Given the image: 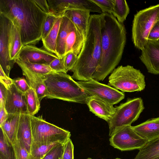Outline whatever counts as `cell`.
I'll return each instance as SVG.
<instances>
[{"mask_svg": "<svg viewBox=\"0 0 159 159\" xmlns=\"http://www.w3.org/2000/svg\"><path fill=\"white\" fill-rule=\"evenodd\" d=\"M0 13L18 27L23 46L35 45L42 40L43 25L48 14L34 0H0Z\"/></svg>", "mask_w": 159, "mask_h": 159, "instance_id": "cell-2", "label": "cell"}, {"mask_svg": "<svg viewBox=\"0 0 159 159\" xmlns=\"http://www.w3.org/2000/svg\"><path fill=\"white\" fill-rule=\"evenodd\" d=\"M57 18L51 13L48 15L42 27V40L44 39L48 34Z\"/></svg>", "mask_w": 159, "mask_h": 159, "instance_id": "cell-31", "label": "cell"}, {"mask_svg": "<svg viewBox=\"0 0 159 159\" xmlns=\"http://www.w3.org/2000/svg\"><path fill=\"white\" fill-rule=\"evenodd\" d=\"M65 56L62 58H58L53 60L49 65L51 68L56 72L66 73L64 65Z\"/></svg>", "mask_w": 159, "mask_h": 159, "instance_id": "cell-35", "label": "cell"}, {"mask_svg": "<svg viewBox=\"0 0 159 159\" xmlns=\"http://www.w3.org/2000/svg\"><path fill=\"white\" fill-rule=\"evenodd\" d=\"M101 10L102 13L112 14L115 5L114 0H91Z\"/></svg>", "mask_w": 159, "mask_h": 159, "instance_id": "cell-33", "label": "cell"}, {"mask_svg": "<svg viewBox=\"0 0 159 159\" xmlns=\"http://www.w3.org/2000/svg\"><path fill=\"white\" fill-rule=\"evenodd\" d=\"M87 159H93L90 158H87Z\"/></svg>", "mask_w": 159, "mask_h": 159, "instance_id": "cell-43", "label": "cell"}, {"mask_svg": "<svg viewBox=\"0 0 159 159\" xmlns=\"http://www.w3.org/2000/svg\"><path fill=\"white\" fill-rule=\"evenodd\" d=\"M0 159H16L13 145L1 128L0 129Z\"/></svg>", "mask_w": 159, "mask_h": 159, "instance_id": "cell-27", "label": "cell"}, {"mask_svg": "<svg viewBox=\"0 0 159 159\" xmlns=\"http://www.w3.org/2000/svg\"><path fill=\"white\" fill-rule=\"evenodd\" d=\"M86 104L90 111L107 122L116 112V108L113 105L95 97H89Z\"/></svg>", "mask_w": 159, "mask_h": 159, "instance_id": "cell-15", "label": "cell"}, {"mask_svg": "<svg viewBox=\"0 0 159 159\" xmlns=\"http://www.w3.org/2000/svg\"><path fill=\"white\" fill-rule=\"evenodd\" d=\"M7 90L6 87L2 83H0V105H5L7 98Z\"/></svg>", "mask_w": 159, "mask_h": 159, "instance_id": "cell-40", "label": "cell"}, {"mask_svg": "<svg viewBox=\"0 0 159 159\" xmlns=\"http://www.w3.org/2000/svg\"><path fill=\"white\" fill-rule=\"evenodd\" d=\"M20 114H8L7 118L0 126L5 135L13 145L17 140V133Z\"/></svg>", "mask_w": 159, "mask_h": 159, "instance_id": "cell-23", "label": "cell"}, {"mask_svg": "<svg viewBox=\"0 0 159 159\" xmlns=\"http://www.w3.org/2000/svg\"><path fill=\"white\" fill-rule=\"evenodd\" d=\"M62 16L58 17L57 18L48 34L44 39L42 40L43 48L49 52L56 55V43Z\"/></svg>", "mask_w": 159, "mask_h": 159, "instance_id": "cell-25", "label": "cell"}, {"mask_svg": "<svg viewBox=\"0 0 159 159\" xmlns=\"http://www.w3.org/2000/svg\"><path fill=\"white\" fill-rule=\"evenodd\" d=\"M13 83L16 88L21 93H25L30 88L26 79L17 78L13 79Z\"/></svg>", "mask_w": 159, "mask_h": 159, "instance_id": "cell-38", "label": "cell"}, {"mask_svg": "<svg viewBox=\"0 0 159 159\" xmlns=\"http://www.w3.org/2000/svg\"><path fill=\"white\" fill-rule=\"evenodd\" d=\"M30 116L32 143L64 144L70 138V132L44 120L42 116Z\"/></svg>", "mask_w": 159, "mask_h": 159, "instance_id": "cell-7", "label": "cell"}, {"mask_svg": "<svg viewBox=\"0 0 159 159\" xmlns=\"http://www.w3.org/2000/svg\"><path fill=\"white\" fill-rule=\"evenodd\" d=\"M120 159L119 158H116V159Z\"/></svg>", "mask_w": 159, "mask_h": 159, "instance_id": "cell-44", "label": "cell"}, {"mask_svg": "<svg viewBox=\"0 0 159 159\" xmlns=\"http://www.w3.org/2000/svg\"><path fill=\"white\" fill-rule=\"evenodd\" d=\"M70 20L63 15L58 35L56 46L57 55L60 58L65 56L66 41L69 33Z\"/></svg>", "mask_w": 159, "mask_h": 159, "instance_id": "cell-22", "label": "cell"}, {"mask_svg": "<svg viewBox=\"0 0 159 159\" xmlns=\"http://www.w3.org/2000/svg\"><path fill=\"white\" fill-rule=\"evenodd\" d=\"M16 137L17 140L21 141L30 154L33 140L29 114H20Z\"/></svg>", "mask_w": 159, "mask_h": 159, "instance_id": "cell-17", "label": "cell"}, {"mask_svg": "<svg viewBox=\"0 0 159 159\" xmlns=\"http://www.w3.org/2000/svg\"><path fill=\"white\" fill-rule=\"evenodd\" d=\"M109 141L111 146L121 151L139 150L148 142L139 135L131 125L116 131L111 136Z\"/></svg>", "mask_w": 159, "mask_h": 159, "instance_id": "cell-9", "label": "cell"}, {"mask_svg": "<svg viewBox=\"0 0 159 159\" xmlns=\"http://www.w3.org/2000/svg\"><path fill=\"white\" fill-rule=\"evenodd\" d=\"M11 21L0 13V66L9 77L10 71L15 61L10 60L9 50V38Z\"/></svg>", "mask_w": 159, "mask_h": 159, "instance_id": "cell-11", "label": "cell"}, {"mask_svg": "<svg viewBox=\"0 0 159 159\" xmlns=\"http://www.w3.org/2000/svg\"><path fill=\"white\" fill-rule=\"evenodd\" d=\"M100 16L101 56L99 64L92 76L102 81L120 61L126 42V30L112 14L102 13Z\"/></svg>", "mask_w": 159, "mask_h": 159, "instance_id": "cell-1", "label": "cell"}, {"mask_svg": "<svg viewBox=\"0 0 159 159\" xmlns=\"http://www.w3.org/2000/svg\"><path fill=\"white\" fill-rule=\"evenodd\" d=\"M78 56L73 52H70L65 56L64 65L67 72L71 70L75 65Z\"/></svg>", "mask_w": 159, "mask_h": 159, "instance_id": "cell-37", "label": "cell"}, {"mask_svg": "<svg viewBox=\"0 0 159 159\" xmlns=\"http://www.w3.org/2000/svg\"><path fill=\"white\" fill-rule=\"evenodd\" d=\"M100 14L91 15L84 44L77 61L71 71V76L79 81L92 79L101 56Z\"/></svg>", "mask_w": 159, "mask_h": 159, "instance_id": "cell-3", "label": "cell"}, {"mask_svg": "<svg viewBox=\"0 0 159 159\" xmlns=\"http://www.w3.org/2000/svg\"><path fill=\"white\" fill-rule=\"evenodd\" d=\"M159 19V4L138 12L134 16L132 40L135 47L142 51L147 42L150 31Z\"/></svg>", "mask_w": 159, "mask_h": 159, "instance_id": "cell-6", "label": "cell"}, {"mask_svg": "<svg viewBox=\"0 0 159 159\" xmlns=\"http://www.w3.org/2000/svg\"><path fill=\"white\" fill-rule=\"evenodd\" d=\"M60 143H61L59 142L50 143H32L29 159L42 158L52 148Z\"/></svg>", "mask_w": 159, "mask_h": 159, "instance_id": "cell-28", "label": "cell"}, {"mask_svg": "<svg viewBox=\"0 0 159 159\" xmlns=\"http://www.w3.org/2000/svg\"></svg>", "mask_w": 159, "mask_h": 159, "instance_id": "cell-45", "label": "cell"}, {"mask_svg": "<svg viewBox=\"0 0 159 159\" xmlns=\"http://www.w3.org/2000/svg\"><path fill=\"white\" fill-rule=\"evenodd\" d=\"M90 12L83 10L72 9L67 11L63 15L71 20L85 38L91 16Z\"/></svg>", "mask_w": 159, "mask_h": 159, "instance_id": "cell-19", "label": "cell"}, {"mask_svg": "<svg viewBox=\"0 0 159 159\" xmlns=\"http://www.w3.org/2000/svg\"><path fill=\"white\" fill-rule=\"evenodd\" d=\"M115 108L114 115L107 122L110 137L122 128L131 125L138 119L144 107L142 99L137 98H128L125 102Z\"/></svg>", "mask_w": 159, "mask_h": 159, "instance_id": "cell-8", "label": "cell"}, {"mask_svg": "<svg viewBox=\"0 0 159 159\" xmlns=\"http://www.w3.org/2000/svg\"><path fill=\"white\" fill-rule=\"evenodd\" d=\"M74 145L69 138L64 144V151L61 159H74Z\"/></svg>", "mask_w": 159, "mask_h": 159, "instance_id": "cell-36", "label": "cell"}, {"mask_svg": "<svg viewBox=\"0 0 159 159\" xmlns=\"http://www.w3.org/2000/svg\"><path fill=\"white\" fill-rule=\"evenodd\" d=\"M6 87L7 96L5 107L7 113L28 114L25 93L20 91L13 83Z\"/></svg>", "mask_w": 159, "mask_h": 159, "instance_id": "cell-14", "label": "cell"}, {"mask_svg": "<svg viewBox=\"0 0 159 159\" xmlns=\"http://www.w3.org/2000/svg\"><path fill=\"white\" fill-rule=\"evenodd\" d=\"M108 85L123 92L140 91L145 88V76L132 66H120L111 72Z\"/></svg>", "mask_w": 159, "mask_h": 159, "instance_id": "cell-5", "label": "cell"}, {"mask_svg": "<svg viewBox=\"0 0 159 159\" xmlns=\"http://www.w3.org/2000/svg\"><path fill=\"white\" fill-rule=\"evenodd\" d=\"M13 146L16 159H29L30 154L21 141L17 140Z\"/></svg>", "mask_w": 159, "mask_h": 159, "instance_id": "cell-32", "label": "cell"}, {"mask_svg": "<svg viewBox=\"0 0 159 159\" xmlns=\"http://www.w3.org/2000/svg\"><path fill=\"white\" fill-rule=\"evenodd\" d=\"M134 159H159V137L149 141Z\"/></svg>", "mask_w": 159, "mask_h": 159, "instance_id": "cell-24", "label": "cell"}, {"mask_svg": "<svg viewBox=\"0 0 159 159\" xmlns=\"http://www.w3.org/2000/svg\"><path fill=\"white\" fill-rule=\"evenodd\" d=\"M21 69L23 75L30 87L36 92L38 98L40 102L47 95V90L42 77L25 67L19 66Z\"/></svg>", "mask_w": 159, "mask_h": 159, "instance_id": "cell-20", "label": "cell"}, {"mask_svg": "<svg viewBox=\"0 0 159 159\" xmlns=\"http://www.w3.org/2000/svg\"><path fill=\"white\" fill-rule=\"evenodd\" d=\"M148 39L154 40H159V19L156 22L152 28Z\"/></svg>", "mask_w": 159, "mask_h": 159, "instance_id": "cell-39", "label": "cell"}, {"mask_svg": "<svg viewBox=\"0 0 159 159\" xmlns=\"http://www.w3.org/2000/svg\"><path fill=\"white\" fill-rule=\"evenodd\" d=\"M85 39L84 35L71 20L66 41L65 56L71 52L78 56L82 48Z\"/></svg>", "mask_w": 159, "mask_h": 159, "instance_id": "cell-16", "label": "cell"}, {"mask_svg": "<svg viewBox=\"0 0 159 159\" xmlns=\"http://www.w3.org/2000/svg\"><path fill=\"white\" fill-rule=\"evenodd\" d=\"M17 57L27 60L32 63L48 65L53 60L59 58L43 47L39 48L32 45L23 46Z\"/></svg>", "mask_w": 159, "mask_h": 159, "instance_id": "cell-12", "label": "cell"}, {"mask_svg": "<svg viewBox=\"0 0 159 159\" xmlns=\"http://www.w3.org/2000/svg\"><path fill=\"white\" fill-rule=\"evenodd\" d=\"M11 21L9 38V50L11 60L15 61L23 46L19 29L13 22Z\"/></svg>", "mask_w": 159, "mask_h": 159, "instance_id": "cell-21", "label": "cell"}, {"mask_svg": "<svg viewBox=\"0 0 159 159\" xmlns=\"http://www.w3.org/2000/svg\"><path fill=\"white\" fill-rule=\"evenodd\" d=\"M15 61L19 66H22L42 77L45 75L55 72L48 65L32 63L27 60L19 57H17Z\"/></svg>", "mask_w": 159, "mask_h": 159, "instance_id": "cell-26", "label": "cell"}, {"mask_svg": "<svg viewBox=\"0 0 159 159\" xmlns=\"http://www.w3.org/2000/svg\"><path fill=\"white\" fill-rule=\"evenodd\" d=\"M7 113L4 105H0V126L1 125L7 118Z\"/></svg>", "mask_w": 159, "mask_h": 159, "instance_id": "cell-42", "label": "cell"}, {"mask_svg": "<svg viewBox=\"0 0 159 159\" xmlns=\"http://www.w3.org/2000/svg\"><path fill=\"white\" fill-rule=\"evenodd\" d=\"M115 5L112 14L120 23H123L129 13V9L125 0H114Z\"/></svg>", "mask_w": 159, "mask_h": 159, "instance_id": "cell-30", "label": "cell"}, {"mask_svg": "<svg viewBox=\"0 0 159 159\" xmlns=\"http://www.w3.org/2000/svg\"><path fill=\"white\" fill-rule=\"evenodd\" d=\"M28 114L34 116L40 110V106L36 93L31 87L25 93Z\"/></svg>", "mask_w": 159, "mask_h": 159, "instance_id": "cell-29", "label": "cell"}, {"mask_svg": "<svg viewBox=\"0 0 159 159\" xmlns=\"http://www.w3.org/2000/svg\"><path fill=\"white\" fill-rule=\"evenodd\" d=\"M64 144L57 145L40 159H61L64 151Z\"/></svg>", "mask_w": 159, "mask_h": 159, "instance_id": "cell-34", "label": "cell"}, {"mask_svg": "<svg viewBox=\"0 0 159 159\" xmlns=\"http://www.w3.org/2000/svg\"><path fill=\"white\" fill-rule=\"evenodd\" d=\"M42 79L47 90V98L86 104L90 97L66 73L55 72Z\"/></svg>", "mask_w": 159, "mask_h": 159, "instance_id": "cell-4", "label": "cell"}, {"mask_svg": "<svg viewBox=\"0 0 159 159\" xmlns=\"http://www.w3.org/2000/svg\"><path fill=\"white\" fill-rule=\"evenodd\" d=\"M37 5L43 11L48 14L51 13L47 1L46 0H34Z\"/></svg>", "mask_w": 159, "mask_h": 159, "instance_id": "cell-41", "label": "cell"}, {"mask_svg": "<svg viewBox=\"0 0 159 159\" xmlns=\"http://www.w3.org/2000/svg\"><path fill=\"white\" fill-rule=\"evenodd\" d=\"M89 96H94L113 105L124 99V93L92 79L86 81L77 82Z\"/></svg>", "mask_w": 159, "mask_h": 159, "instance_id": "cell-10", "label": "cell"}, {"mask_svg": "<svg viewBox=\"0 0 159 159\" xmlns=\"http://www.w3.org/2000/svg\"><path fill=\"white\" fill-rule=\"evenodd\" d=\"M132 127L139 135L148 141L159 137V117L149 119Z\"/></svg>", "mask_w": 159, "mask_h": 159, "instance_id": "cell-18", "label": "cell"}, {"mask_svg": "<svg viewBox=\"0 0 159 159\" xmlns=\"http://www.w3.org/2000/svg\"><path fill=\"white\" fill-rule=\"evenodd\" d=\"M139 58L148 73L159 75V40L148 39Z\"/></svg>", "mask_w": 159, "mask_h": 159, "instance_id": "cell-13", "label": "cell"}]
</instances>
